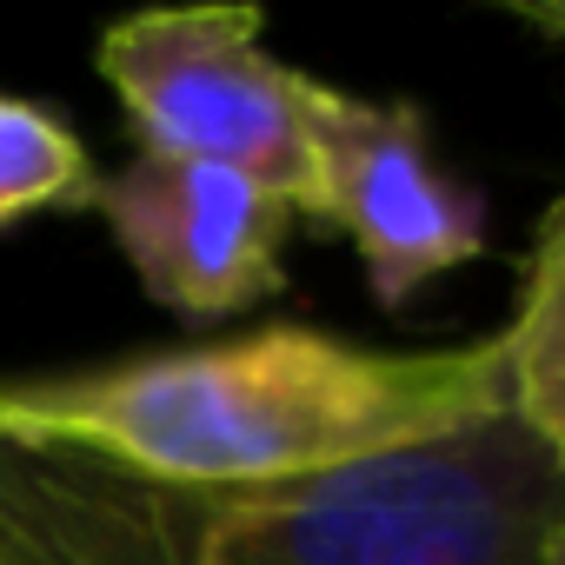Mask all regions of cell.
<instances>
[{
	"label": "cell",
	"mask_w": 565,
	"mask_h": 565,
	"mask_svg": "<svg viewBox=\"0 0 565 565\" xmlns=\"http://www.w3.org/2000/svg\"><path fill=\"white\" fill-rule=\"evenodd\" d=\"M505 406L512 380L499 340L373 353L313 327H266L107 373L0 380V426L87 446L200 499L313 479Z\"/></svg>",
	"instance_id": "cell-1"
},
{
	"label": "cell",
	"mask_w": 565,
	"mask_h": 565,
	"mask_svg": "<svg viewBox=\"0 0 565 565\" xmlns=\"http://www.w3.org/2000/svg\"><path fill=\"white\" fill-rule=\"evenodd\" d=\"M565 532V466L505 406L313 479L226 492L200 565H532Z\"/></svg>",
	"instance_id": "cell-2"
},
{
	"label": "cell",
	"mask_w": 565,
	"mask_h": 565,
	"mask_svg": "<svg viewBox=\"0 0 565 565\" xmlns=\"http://www.w3.org/2000/svg\"><path fill=\"white\" fill-rule=\"evenodd\" d=\"M259 8H147L100 34V74L140 134V153L220 167L294 213H313V94L320 81L266 54Z\"/></svg>",
	"instance_id": "cell-3"
},
{
	"label": "cell",
	"mask_w": 565,
	"mask_h": 565,
	"mask_svg": "<svg viewBox=\"0 0 565 565\" xmlns=\"http://www.w3.org/2000/svg\"><path fill=\"white\" fill-rule=\"evenodd\" d=\"M313 220L360 246L380 307H406L486 246V206L433 160L426 114L327 81L313 94Z\"/></svg>",
	"instance_id": "cell-4"
},
{
	"label": "cell",
	"mask_w": 565,
	"mask_h": 565,
	"mask_svg": "<svg viewBox=\"0 0 565 565\" xmlns=\"http://www.w3.org/2000/svg\"><path fill=\"white\" fill-rule=\"evenodd\" d=\"M94 206L114 226L140 287L173 313L220 320L287 287L279 253L300 213L239 173L140 153L94 186Z\"/></svg>",
	"instance_id": "cell-5"
},
{
	"label": "cell",
	"mask_w": 565,
	"mask_h": 565,
	"mask_svg": "<svg viewBox=\"0 0 565 565\" xmlns=\"http://www.w3.org/2000/svg\"><path fill=\"white\" fill-rule=\"evenodd\" d=\"M213 499L0 426V565H200Z\"/></svg>",
	"instance_id": "cell-6"
},
{
	"label": "cell",
	"mask_w": 565,
	"mask_h": 565,
	"mask_svg": "<svg viewBox=\"0 0 565 565\" xmlns=\"http://www.w3.org/2000/svg\"><path fill=\"white\" fill-rule=\"evenodd\" d=\"M505 347V380H512V413L558 452L565 466V200L552 206L532 259H525V287L519 313L499 333Z\"/></svg>",
	"instance_id": "cell-7"
},
{
	"label": "cell",
	"mask_w": 565,
	"mask_h": 565,
	"mask_svg": "<svg viewBox=\"0 0 565 565\" xmlns=\"http://www.w3.org/2000/svg\"><path fill=\"white\" fill-rule=\"evenodd\" d=\"M94 186L100 173L67 120L21 94H0V226L54 206H94Z\"/></svg>",
	"instance_id": "cell-8"
},
{
	"label": "cell",
	"mask_w": 565,
	"mask_h": 565,
	"mask_svg": "<svg viewBox=\"0 0 565 565\" xmlns=\"http://www.w3.org/2000/svg\"><path fill=\"white\" fill-rule=\"evenodd\" d=\"M512 21H525L532 34H552V41H565V0H519V8H512Z\"/></svg>",
	"instance_id": "cell-9"
},
{
	"label": "cell",
	"mask_w": 565,
	"mask_h": 565,
	"mask_svg": "<svg viewBox=\"0 0 565 565\" xmlns=\"http://www.w3.org/2000/svg\"><path fill=\"white\" fill-rule=\"evenodd\" d=\"M532 565H565V532H558V539H552V545H545V552H539Z\"/></svg>",
	"instance_id": "cell-10"
}]
</instances>
